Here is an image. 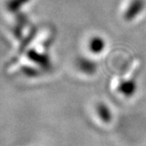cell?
<instances>
[{
    "instance_id": "obj_4",
    "label": "cell",
    "mask_w": 146,
    "mask_h": 146,
    "mask_svg": "<svg viewBox=\"0 0 146 146\" xmlns=\"http://www.w3.org/2000/svg\"><path fill=\"white\" fill-rule=\"evenodd\" d=\"M104 41L103 40V38L101 37H95L93 38L91 43H90V48H91V50L98 53V52H101L104 50Z\"/></svg>"
},
{
    "instance_id": "obj_2",
    "label": "cell",
    "mask_w": 146,
    "mask_h": 146,
    "mask_svg": "<svg viewBox=\"0 0 146 146\" xmlns=\"http://www.w3.org/2000/svg\"><path fill=\"white\" fill-rule=\"evenodd\" d=\"M137 88H138V86H137L136 81L134 79H130V80L124 81L123 83H121L119 87V90L125 97H132L135 95Z\"/></svg>"
},
{
    "instance_id": "obj_3",
    "label": "cell",
    "mask_w": 146,
    "mask_h": 146,
    "mask_svg": "<svg viewBox=\"0 0 146 146\" xmlns=\"http://www.w3.org/2000/svg\"><path fill=\"white\" fill-rule=\"evenodd\" d=\"M98 112H99V115H100V117L104 121L108 122L111 121V119H112L111 111L108 107L106 106V104H99L98 106Z\"/></svg>"
},
{
    "instance_id": "obj_1",
    "label": "cell",
    "mask_w": 146,
    "mask_h": 146,
    "mask_svg": "<svg viewBox=\"0 0 146 146\" xmlns=\"http://www.w3.org/2000/svg\"><path fill=\"white\" fill-rule=\"evenodd\" d=\"M145 6L144 0H132L129 6L127 7V10L124 13V19L126 21H132L136 18L139 14L141 13Z\"/></svg>"
}]
</instances>
